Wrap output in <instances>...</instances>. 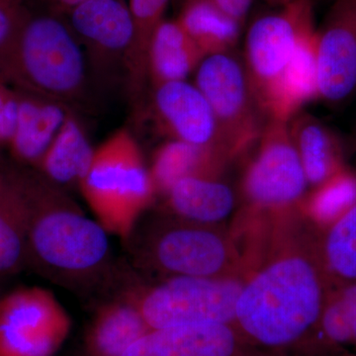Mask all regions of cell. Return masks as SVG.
<instances>
[{
	"instance_id": "52a82bcc",
	"label": "cell",
	"mask_w": 356,
	"mask_h": 356,
	"mask_svg": "<svg viewBox=\"0 0 356 356\" xmlns=\"http://www.w3.org/2000/svg\"><path fill=\"white\" fill-rule=\"evenodd\" d=\"M243 288L234 281L178 276L136 299L151 329L229 324L236 318Z\"/></svg>"
},
{
	"instance_id": "9a60e30c",
	"label": "cell",
	"mask_w": 356,
	"mask_h": 356,
	"mask_svg": "<svg viewBox=\"0 0 356 356\" xmlns=\"http://www.w3.org/2000/svg\"><path fill=\"white\" fill-rule=\"evenodd\" d=\"M154 259L166 270L180 276L207 277L220 270L226 252L221 240L210 232L177 229L159 238Z\"/></svg>"
},
{
	"instance_id": "d4e9b609",
	"label": "cell",
	"mask_w": 356,
	"mask_h": 356,
	"mask_svg": "<svg viewBox=\"0 0 356 356\" xmlns=\"http://www.w3.org/2000/svg\"><path fill=\"white\" fill-rule=\"evenodd\" d=\"M327 257L334 270L356 278V205L332 229L327 241Z\"/></svg>"
},
{
	"instance_id": "ffe728a7",
	"label": "cell",
	"mask_w": 356,
	"mask_h": 356,
	"mask_svg": "<svg viewBox=\"0 0 356 356\" xmlns=\"http://www.w3.org/2000/svg\"><path fill=\"white\" fill-rule=\"evenodd\" d=\"M170 0H129L134 20V40L126 63L125 79L134 106H140L147 76V54L154 31L163 22Z\"/></svg>"
},
{
	"instance_id": "484cf974",
	"label": "cell",
	"mask_w": 356,
	"mask_h": 356,
	"mask_svg": "<svg viewBox=\"0 0 356 356\" xmlns=\"http://www.w3.org/2000/svg\"><path fill=\"white\" fill-rule=\"evenodd\" d=\"M356 205V178L348 175L332 177L313 199L314 213L322 220H331Z\"/></svg>"
},
{
	"instance_id": "ba28073f",
	"label": "cell",
	"mask_w": 356,
	"mask_h": 356,
	"mask_svg": "<svg viewBox=\"0 0 356 356\" xmlns=\"http://www.w3.org/2000/svg\"><path fill=\"white\" fill-rule=\"evenodd\" d=\"M195 72L194 84L214 112L227 154L259 140L264 124L245 65L229 53L217 54L204 58Z\"/></svg>"
},
{
	"instance_id": "ac0fdd59",
	"label": "cell",
	"mask_w": 356,
	"mask_h": 356,
	"mask_svg": "<svg viewBox=\"0 0 356 356\" xmlns=\"http://www.w3.org/2000/svg\"><path fill=\"white\" fill-rule=\"evenodd\" d=\"M95 149L83 123L72 110L35 170L60 188L79 187L88 172Z\"/></svg>"
},
{
	"instance_id": "603a6c76",
	"label": "cell",
	"mask_w": 356,
	"mask_h": 356,
	"mask_svg": "<svg viewBox=\"0 0 356 356\" xmlns=\"http://www.w3.org/2000/svg\"><path fill=\"white\" fill-rule=\"evenodd\" d=\"M222 154L212 147L195 146L177 140L165 143L154 154L149 170L154 187L168 193L184 178H210L211 168Z\"/></svg>"
},
{
	"instance_id": "d6986e66",
	"label": "cell",
	"mask_w": 356,
	"mask_h": 356,
	"mask_svg": "<svg viewBox=\"0 0 356 356\" xmlns=\"http://www.w3.org/2000/svg\"><path fill=\"white\" fill-rule=\"evenodd\" d=\"M293 146L303 166L307 181L318 184L337 168V143L334 134L317 118L297 113L288 122Z\"/></svg>"
},
{
	"instance_id": "1f68e13d",
	"label": "cell",
	"mask_w": 356,
	"mask_h": 356,
	"mask_svg": "<svg viewBox=\"0 0 356 356\" xmlns=\"http://www.w3.org/2000/svg\"><path fill=\"white\" fill-rule=\"evenodd\" d=\"M268 3L273 4V6H285L287 4L291 3L294 0H266Z\"/></svg>"
},
{
	"instance_id": "f546056e",
	"label": "cell",
	"mask_w": 356,
	"mask_h": 356,
	"mask_svg": "<svg viewBox=\"0 0 356 356\" xmlns=\"http://www.w3.org/2000/svg\"><path fill=\"white\" fill-rule=\"evenodd\" d=\"M222 13L243 25L254 0H208Z\"/></svg>"
},
{
	"instance_id": "2e32d148",
	"label": "cell",
	"mask_w": 356,
	"mask_h": 356,
	"mask_svg": "<svg viewBox=\"0 0 356 356\" xmlns=\"http://www.w3.org/2000/svg\"><path fill=\"white\" fill-rule=\"evenodd\" d=\"M151 330L135 296L106 304L96 312L89 325L86 356H123Z\"/></svg>"
},
{
	"instance_id": "7a4b0ae2",
	"label": "cell",
	"mask_w": 356,
	"mask_h": 356,
	"mask_svg": "<svg viewBox=\"0 0 356 356\" xmlns=\"http://www.w3.org/2000/svg\"><path fill=\"white\" fill-rule=\"evenodd\" d=\"M91 79L83 47L64 16L27 6L6 83L74 110L88 102Z\"/></svg>"
},
{
	"instance_id": "4dcf8cb0",
	"label": "cell",
	"mask_w": 356,
	"mask_h": 356,
	"mask_svg": "<svg viewBox=\"0 0 356 356\" xmlns=\"http://www.w3.org/2000/svg\"><path fill=\"white\" fill-rule=\"evenodd\" d=\"M86 1H88V0H41L44 7L58 14H64L70 9Z\"/></svg>"
},
{
	"instance_id": "8992f818",
	"label": "cell",
	"mask_w": 356,
	"mask_h": 356,
	"mask_svg": "<svg viewBox=\"0 0 356 356\" xmlns=\"http://www.w3.org/2000/svg\"><path fill=\"white\" fill-rule=\"evenodd\" d=\"M72 318L50 290L21 287L0 296V356H54Z\"/></svg>"
},
{
	"instance_id": "30bf717a",
	"label": "cell",
	"mask_w": 356,
	"mask_h": 356,
	"mask_svg": "<svg viewBox=\"0 0 356 356\" xmlns=\"http://www.w3.org/2000/svg\"><path fill=\"white\" fill-rule=\"evenodd\" d=\"M259 140V153L245 179L248 197L266 207L294 202L305 191L307 178L288 122L266 120Z\"/></svg>"
},
{
	"instance_id": "8fae6325",
	"label": "cell",
	"mask_w": 356,
	"mask_h": 356,
	"mask_svg": "<svg viewBox=\"0 0 356 356\" xmlns=\"http://www.w3.org/2000/svg\"><path fill=\"white\" fill-rule=\"evenodd\" d=\"M318 31V97L341 105L356 95V0H334Z\"/></svg>"
},
{
	"instance_id": "4316f807",
	"label": "cell",
	"mask_w": 356,
	"mask_h": 356,
	"mask_svg": "<svg viewBox=\"0 0 356 356\" xmlns=\"http://www.w3.org/2000/svg\"><path fill=\"white\" fill-rule=\"evenodd\" d=\"M324 330L336 343H356V286L344 293L343 298L325 312Z\"/></svg>"
},
{
	"instance_id": "7402d4cb",
	"label": "cell",
	"mask_w": 356,
	"mask_h": 356,
	"mask_svg": "<svg viewBox=\"0 0 356 356\" xmlns=\"http://www.w3.org/2000/svg\"><path fill=\"white\" fill-rule=\"evenodd\" d=\"M26 266L27 211L19 191L3 173L0 180V276L19 273Z\"/></svg>"
},
{
	"instance_id": "5bb4252c",
	"label": "cell",
	"mask_w": 356,
	"mask_h": 356,
	"mask_svg": "<svg viewBox=\"0 0 356 356\" xmlns=\"http://www.w3.org/2000/svg\"><path fill=\"white\" fill-rule=\"evenodd\" d=\"M235 346L227 325H177L152 329L123 356H232Z\"/></svg>"
},
{
	"instance_id": "f1b7e54d",
	"label": "cell",
	"mask_w": 356,
	"mask_h": 356,
	"mask_svg": "<svg viewBox=\"0 0 356 356\" xmlns=\"http://www.w3.org/2000/svg\"><path fill=\"white\" fill-rule=\"evenodd\" d=\"M18 117V93L10 84L0 81V147H8Z\"/></svg>"
},
{
	"instance_id": "4fadbf2b",
	"label": "cell",
	"mask_w": 356,
	"mask_h": 356,
	"mask_svg": "<svg viewBox=\"0 0 356 356\" xmlns=\"http://www.w3.org/2000/svg\"><path fill=\"white\" fill-rule=\"evenodd\" d=\"M16 90L17 123L9 151L18 165L37 168L72 109L44 96Z\"/></svg>"
},
{
	"instance_id": "9c48e42d",
	"label": "cell",
	"mask_w": 356,
	"mask_h": 356,
	"mask_svg": "<svg viewBox=\"0 0 356 356\" xmlns=\"http://www.w3.org/2000/svg\"><path fill=\"white\" fill-rule=\"evenodd\" d=\"M60 15L83 47L92 79L110 83L125 74L135 32L125 0H88Z\"/></svg>"
},
{
	"instance_id": "d6a6232c",
	"label": "cell",
	"mask_w": 356,
	"mask_h": 356,
	"mask_svg": "<svg viewBox=\"0 0 356 356\" xmlns=\"http://www.w3.org/2000/svg\"><path fill=\"white\" fill-rule=\"evenodd\" d=\"M2 178H3V172H2L1 166H0V180H1Z\"/></svg>"
},
{
	"instance_id": "e0dca14e",
	"label": "cell",
	"mask_w": 356,
	"mask_h": 356,
	"mask_svg": "<svg viewBox=\"0 0 356 356\" xmlns=\"http://www.w3.org/2000/svg\"><path fill=\"white\" fill-rule=\"evenodd\" d=\"M206 58L177 19L156 28L147 54V76L154 86L186 81Z\"/></svg>"
},
{
	"instance_id": "83f0119b",
	"label": "cell",
	"mask_w": 356,
	"mask_h": 356,
	"mask_svg": "<svg viewBox=\"0 0 356 356\" xmlns=\"http://www.w3.org/2000/svg\"><path fill=\"white\" fill-rule=\"evenodd\" d=\"M26 8L25 0H0V81L4 83Z\"/></svg>"
},
{
	"instance_id": "3957f363",
	"label": "cell",
	"mask_w": 356,
	"mask_h": 356,
	"mask_svg": "<svg viewBox=\"0 0 356 356\" xmlns=\"http://www.w3.org/2000/svg\"><path fill=\"white\" fill-rule=\"evenodd\" d=\"M321 293L315 273L305 261L273 264L243 289L236 318L243 331L266 346L296 341L316 322Z\"/></svg>"
},
{
	"instance_id": "6da1fadb",
	"label": "cell",
	"mask_w": 356,
	"mask_h": 356,
	"mask_svg": "<svg viewBox=\"0 0 356 356\" xmlns=\"http://www.w3.org/2000/svg\"><path fill=\"white\" fill-rule=\"evenodd\" d=\"M2 172L24 200L28 264L70 284L99 273L110 257L106 229L35 168L19 165Z\"/></svg>"
},
{
	"instance_id": "7c38bea8",
	"label": "cell",
	"mask_w": 356,
	"mask_h": 356,
	"mask_svg": "<svg viewBox=\"0 0 356 356\" xmlns=\"http://www.w3.org/2000/svg\"><path fill=\"white\" fill-rule=\"evenodd\" d=\"M154 115L172 140L227 154L214 112L195 84L172 81L154 86Z\"/></svg>"
},
{
	"instance_id": "836d02e7",
	"label": "cell",
	"mask_w": 356,
	"mask_h": 356,
	"mask_svg": "<svg viewBox=\"0 0 356 356\" xmlns=\"http://www.w3.org/2000/svg\"><path fill=\"white\" fill-rule=\"evenodd\" d=\"M0 296H1V295H0Z\"/></svg>"
},
{
	"instance_id": "cb8c5ba5",
	"label": "cell",
	"mask_w": 356,
	"mask_h": 356,
	"mask_svg": "<svg viewBox=\"0 0 356 356\" xmlns=\"http://www.w3.org/2000/svg\"><path fill=\"white\" fill-rule=\"evenodd\" d=\"M168 194L172 209L193 221H219L233 207L231 189L211 178H184Z\"/></svg>"
},
{
	"instance_id": "44dd1931",
	"label": "cell",
	"mask_w": 356,
	"mask_h": 356,
	"mask_svg": "<svg viewBox=\"0 0 356 356\" xmlns=\"http://www.w3.org/2000/svg\"><path fill=\"white\" fill-rule=\"evenodd\" d=\"M177 20L206 57L229 53L242 27L208 0H184Z\"/></svg>"
},
{
	"instance_id": "277c9868",
	"label": "cell",
	"mask_w": 356,
	"mask_h": 356,
	"mask_svg": "<svg viewBox=\"0 0 356 356\" xmlns=\"http://www.w3.org/2000/svg\"><path fill=\"white\" fill-rule=\"evenodd\" d=\"M79 188L96 221L109 235L129 242L156 187L128 129L116 131L95 147Z\"/></svg>"
},
{
	"instance_id": "5b68a950",
	"label": "cell",
	"mask_w": 356,
	"mask_h": 356,
	"mask_svg": "<svg viewBox=\"0 0 356 356\" xmlns=\"http://www.w3.org/2000/svg\"><path fill=\"white\" fill-rule=\"evenodd\" d=\"M314 0H294L261 16L245 39V70L262 116H268L302 33L314 24Z\"/></svg>"
}]
</instances>
